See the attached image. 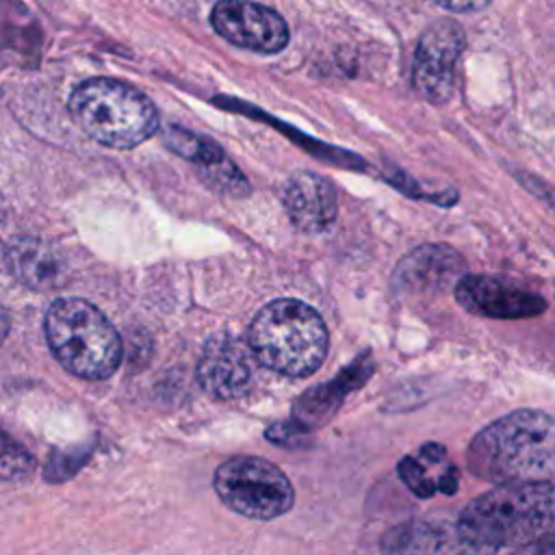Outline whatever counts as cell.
Returning <instances> with one entry per match:
<instances>
[{"label": "cell", "instance_id": "obj_11", "mask_svg": "<svg viewBox=\"0 0 555 555\" xmlns=\"http://www.w3.org/2000/svg\"><path fill=\"white\" fill-rule=\"evenodd\" d=\"M457 304L486 319H529L546 310V299L509 280L494 275H464L455 284Z\"/></svg>", "mask_w": 555, "mask_h": 555}, {"label": "cell", "instance_id": "obj_6", "mask_svg": "<svg viewBox=\"0 0 555 555\" xmlns=\"http://www.w3.org/2000/svg\"><path fill=\"white\" fill-rule=\"evenodd\" d=\"M221 503L249 520H273L295 505L291 479L273 462L258 455H234L212 477Z\"/></svg>", "mask_w": 555, "mask_h": 555}, {"label": "cell", "instance_id": "obj_9", "mask_svg": "<svg viewBox=\"0 0 555 555\" xmlns=\"http://www.w3.org/2000/svg\"><path fill=\"white\" fill-rule=\"evenodd\" d=\"M215 30L230 43L275 54L288 43V26L280 13L249 0H221L210 13Z\"/></svg>", "mask_w": 555, "mask_h": 555}, {"label": "cell", "instance_id": "obj_14", "mask_svg": "<svg viewBox=\"0 0 555 555\" xmlns=\"http://www.w3.org/2000/svg\"><path fill=\"white\" fill-rule=\"evenodd\" d=\"M397 475L418 499H431L434 494L453 496L460 486V470L438 442H425L416 453L403 455L397 462Z\"/></svg>", "mask_w": 555, "mask_h": 555}, {"label": "cell", "instance_id": "obj_7", "mask_svg": "<svg viewBox=\"0 0 555 555\" xmlns=\"http://www.w3.org/2000/svg\"><path fill=\"white\" fill-rule=\"evenodd\" d=\"M464 30L451 20L434 22L418 39L412 82L414 89L434 104H442L455 89V65L464 50Z\"/></svg>", "mask_w": 555, "mask_h": 555}, {"label": "cell", "instance_id": "obj_13", "mask_svg": "<svg viewBox=\"0 0 555 555\" xmlns=\"http://www.w3.org/2000/svg\"><path fill=\"white\" fill-rule=\"evenodd\" d=\"M373 373V362L369 356H360L347 369H343L334 379L306 390L291 408V418L306 427L308 431L325 425L336 410L343 405V399L366 384Z\"/></svg>", "mask_w": 555, "mask_h": 555}, {"label": "cell", "instance_id": "obj_1", "mask_svg": "<svg viewBox=\"0 0 555 555\" xmlns=\"http://www.w3.org/2000/svg\"><path fill=\"white\" fill-rule=\"evenodd\" d=\"M466 468L496 486L555 481V414L518 408L494 418L470 438Z\"/></svg>", "mask_w": 555, "mask_h": 555}, {"label": "cell", "instance_id": "obj_19", "mask_svg": "<svg viewBox=\"0 0 555 555\" xmlns=\"http://www.w3.org/2000/svg\"><path fill=\"white\" fill-rule=\"evenodd\" d=\"M76 455H82V453L72 451V453H65V455H54V457H50L48 464H46V470H43V479H46V481H54V483L65 481V479H67L69 475H74V473L82 466V462L87 460V457L74 460Z\"/></svg>", "mask_w": 555, "mask_h": 555}, {"label": "cell", "instance_id": "obj_5", "mask_svg": "<svg viewBox=\"0 0 555 555\" xmlns=\"http://www.w3.org/2000/svg\"><path fill=\"white\" fill-rule=\"evenodd\" d=\"M72 119L102 145L130 150L150 139L158 128V115L147 95L128 82L91 78L69 95Z\"/></svg>", "mask_w": 555, "mask_h": 555}, {"label": "cell", "instance_id": "obj_2", "mask_svg": "<svg viewBox=\"0 0 555 555\" xmlns=\"http://www.w3.org/2000/svg\"><path fill=\"white\" fill-rule=\"evenodd\" d=\"M457 525L473 544L494 553L555 533V481L494 486L460 509Z\"/></svg>", "mask_w": 555, "mask_h": 555}, {"label": "cell", "instance_id": "obj_3", "mask_svg": "<svg viewBox=\"0 0 555 555\" xmlns=\"http://www.w3.org/2000/svg\"><path fill=\"white\" fill-rule=\"evenodd\" d=\"M247 343L264 369L286 377H308L323 364L330 336L312 306L275 299L254 317Z\"/></svg>", "mask_w": 555, "mask_h": 555}, {"label": "cell", "instance_id": "obj_4", "mask_svg": "<svg viewBox=\"0 0 555 555\" xmlns=\"http://www.w3.org/2000/svg\"><path fill=\"white\" fill-rule=\"evenodd\" d=\"M43 332L56 362L80 379H106L121 362L117 330L85 299L63 297L52 301L46 312Z\"/></svg>", "mask_w": 555, "mask_h": 555}, {"label": "cell", "instance_id": "obj_8", "mask_svg": "<svg viewBox=\"0 0 555 555\" xmlns=\"http://www.w3.org/2000/svg\"><path fill=\"white\" fill-rule=\"evenodd\" d=\"M256 356L249 343L234 334H215L206 340L197 360L199 386L219 401L245 397L254 386Z\"/></svg>", "mask_w": 555, "mask_h": 555}, {"label": "cell", "instance_id": "obj_16", "mask_svg": "<svg viewBox=\"0 0 555 555\" xmlns=\"http://www.w3.org/2000/svg\"><path fill=\"white\" fill-rule=\"evenodd\" d=\"M462 271V258L449 247H421L397 271L418 286H440Z\"/></svg>", "mask_w": 555, "mask_h": 555}, {"label": "cell", "instance_id": "obj_21", "mask_svg": "<svg viewBox=\"0 0 555 555\" xmlns=\"http://www.w3.org/2000/svg\"><path fill=\"white\" fill-rule=\"evenodd\" d=\"M436 4H440L442 9L455 11V13H468V11H479L483 7H488L492 0H434Z\"/></svg>", "mask_w": 555, "mask_h": 555}, {"label": "cell", "instance_id": "obj_18", "mask_svg": "<svg viewBox=\"0 0 555 555\" xmlns=\"http://www.w3.org/2000/svg\"><path fill=\"white\" fill-rule=\"evenodd\" d=\"M264 438L273 444H280V447H288V449H295V447H310V431L306 427H301L299 423H295L293 418L291 421H282V423H273L264 429Z\"/></svg>", "mask_w": 555, "mask_h": 555}, {"label": "cell", "instance_id": "obj_15", "mask_svg": "<svg viewBox=\"0 0 555 555\" xmlns=\"http://www.w3.org/2000/svg\"><path fill=\"white\" fill-rule=\"evenodd\" d=\"M4 264L9 273L30 288H54L65 280L63 256L46 241L20 236L7 245Z\"/></svg>", "mask_w": 555, "mask_h": 555}, {"label": "cell", "instance_id": "obj_10", "mask_svg": "<svg viewBox=\"0 0 555 555\" xmlns=\"http://www.w3.org/2000/svg\"><path fill=\"white\" fill-rule=\"evenodd\" d=\"M382 555H499L473 544L457 518H410L392 525L379 538Z\"/></svg>", "mask_w": 555, "mask_h": 555}, {"label": "cell", "instance_id": "obj_17", "mask_svg": "<svg viewBox=\"0 0 555 555\" xmlns=\"http://www.w3.org/2000/svg\"><path fill=\"white\" fill-rule=\"evenodd\" d=\"M33 468L30 453L11 440V436L2 434V479H20Z\"/></svg>", "mask_w": 555, "mask_h": 555}, {"label": "cell", "instance_id": "obj_20", "mask_svg": "<svg viewBox=\"0 0 555 555\" xmlns=\"http://www.w3.org/2000/svg\"><path fill=\"white\" fill-rule=\"evenodd\" d=\"M507 555H555V533H548L529 544L512 548V553H507Z\"/></svg>", "mask_w": 555, "mask_h": 555}, {"label": "cell", "instance_id": "obj_12", "mask_svg": "<svg viewBox=\"0 0 555 555\" xmlns=\"http://www.w3.org/2000/svg\"><path fill=\"white\" fill-rule=\"evenodd\" d=\"M284 208L293 225L308 234L325 232L336 219L334 186L319 173L297 171L282 191Z\"/></svg>", "mask_w": 555, "mask_h": 555}]
</instances>
